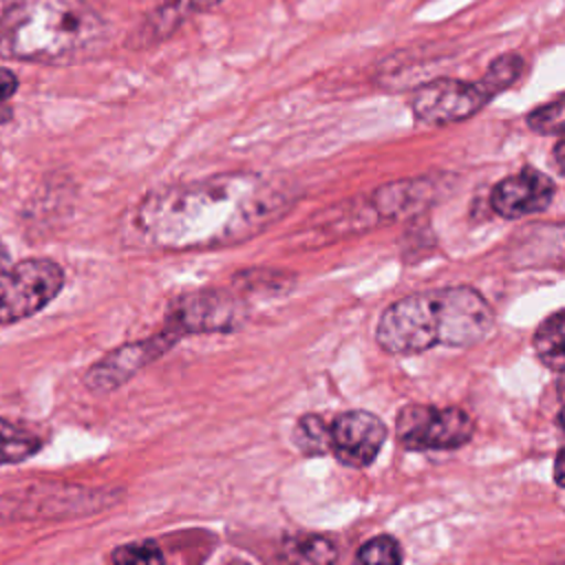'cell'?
Segmentation results:
<instances>
[{
    "mask_svg": "<svg viewBox=\"0 0 565 565\" xmlns=\"http://www.w3.org/2000/svg\"><path fill=\"white\" fill-rule=\"evenodd\" d=\"M287 207V194L256 174H221L150 194L137 210L141 236L166 249L245 241Z\"/></svg>",
    "mask_w": 565,
    "mask_h": 565,
    "instance_id": "6da1fadb",
    "label": "cell"
},
{
    "mask_svg": "<svg viewBox=\"0 0 565 565\" xmlns=\"http://www.w3.org/2000/svg\"><path fill=\"white\" fill-rule=\"evenodd\" d=\"M494 313L472 287H444L404 296L382 313L375 340L395 355L441 347H470L488 335Z\"/></svg>",
    "mask_w": 565,
    "mask_h": 565,
    "instance_id": "7a4b0ae2",
    "label": "cell"
},
{
    "mask_svg": "<svg viewBox=\"0 0 565 565\" xmlns=\"http://www.w3.org/2000/svg\"><path fill=\"white\" fill-rule=\"evenodd\" d=\"M99 33V15L82 0H22L2 20L0 55L53 62L86 49Z\"/></svg>",
    "mask_w": 565,
    "mask_h": 565,
    "instance_id": "3957f363",
    "label": "cell"
},
{
    "mask_svg": "<svg viewBox=\"0 0 565 565\" xmlns=\"http://www.w3.org/2000/svg\"><path fill=\"white\" fill-rule=\"evenodd\" d=\"M472 417L457 406L411 404L395 422V435L406 450H452L470 441Z\"/></svg>",
    "mask_w": 565,
    "mask_h": 565,
    "instance_id": "277c9868",
    "label": "cell"
},
{
    "mask_svg": "<svg viewBox=\"0 0 565 565\" xmlns=\"http://www.w3.org/2000/svg\"><path fill=\"white\" fill-rule=\"evenodd\" d=\"M64 271L49 258H29L0 274V322L11 324L44 309L62 289Z\"/></svg>",
    "mask_w": 565,
    "mask_h": 565,
    "instance_id": "5b68a950",
    "label": "cell"
},
{
    "mask_svg": "<svg viewBox=\"0 0 565 565\" xmlns=\"http://www.w3.org/2000/svg\"><path fill=\"white\" fill-rule=\"evenodd\" d=\"M492 90L479 82H461V79H433L419 86L411 99L413 113L419 121L444 126L472 117L481 110L490 99Z\"/></svg>",
    "mask_w": 565,
    "mask_h": 565,
    "instance_id": "8992f818",
    "label": "cell"
},
{
    "mask_svg": "<svg viewBox=\"0 0 565 565\" xmlns=\"http://www.w3.org/2000/svg\"><path fill=\"white\" fill-rule=\"evenodd\" d=\"M245 320V309L238 298L227 291L205 289L179 296L168 313L166 331L177 340L188 333L232 331Z\"/></svg>",
    "mask_w": 565,
    "mask_h": 565,
    "instance_id": "52a82bcc",
    "label": "cell"
},
{
    "mask_svg": "<svg viewBox=\"0 0 565 565\" xmlns=\"http://www.w3.org/2000/svg\"><path fill=\"white\" fill-rule=\"evenodd\" d=\"M386 441L384 422L369 411H347L329 424V452L349 468H366Z\"/></svg>",
    "mask_w": 565,
    "mask_h": 565,
    "instance_id": "ba28073f",
    "label": "cell"
},
{
    "mask_svg": "<svg viewBox=\"0 0 565 565\" xmlns=\"http://www.w3.org/2000/svg\"><path fill=\"white\" fill-rule=\"evenodd\" d=\"M174 335L170 331H161L148 340L124 344L108 355H104L99 362H95L86 375L84 384L93 393H110L113 388L128 382L139 369H143L148 362L166 353L174 344Z\"/></svg>",
    "mask_w": 565,
    "mask_h": 565,
    "instance_id": "9c48e42d",
    "label": "cell"
},
{
    "mask_svg": "<svg viewBox=\"0 0 565 565\" xmlns=\"http://www.w3.org/2000/svg\"><path fill=\"white\" fill-rule=\"evenodd\" d=\"M554 181L536 168H523L499 181L490 194L492 210L503 218H521L543 212L554 199Z\"/></svg>",
    "mask_w": 565,
    "mask_h": 565,
    "instance_id": "30bf717a",
    "label": "cell"
},
{
    "mask_svg": "<svg viewBox=\"0 0 565 565\" xmlns=\"http://www.w3.org/2000/svg\"><path fill=\"white\" fill-rule=\"evenodd\" d=\"M280 556L285 565H335L338 547L324 534H294L282 541Z\"/></svg>",
    "mask_w": 565,
    "mask_h": 565,
    "instance_id": "8fae6325",
    "label": "cell"
},
{
    "mask_svg": "<svg viewBox=\"0 0 565 565\" xmlns=\"http://www.w3.org/2000/svg\"><path fill=\"white\" fill-rule=\"evenodd\" d=\"M42 448V437L24 424L0 417V466L20 463Z\"/></svg>",
    "mask_w": 565,
    "mask_h": 565,
    "instance_id": "7c38bea8",
    "label": "cell"
},
{
    "mask_svg": "<svg viewBox=\"0 0 565 565\" xmlns=\"http://www.w3.org/2000/svg\"><path fill=\"white\" fill-rule=\"evenodd\" d=\"M563 318L565 311L556 309L552 316H547L541 327L534 333V351L539 355V360L550 366L552 371L561 373L563 371V362H565V340H563Z\"/></svg>",
    "mask_w": 565,
    "mask_h": 565,
    "instance_id": "4fadbf2b",
    "label": "cell"
},
{
    "mask_svg": "<svg viewBox=\"0 0 565 565\" xmlns=\"http://www.w3.org/2000/svg\"><path fill=\"white\" fill-rule=\"evenodd\" d=\"M294 444L305 455H327L329 452V424L320 415H305L296 422Z\"/></svg>",
    "mask_w": 565,
    "mask_h": 565,
    "instance_id": "5bb4252c",
    "label": "cell"
},
{
    "mask_svg": "<svg viewBox=\"0 0 565 565\" xmlns=\"http://www.w3.org/2000/svg\"><path fill=\"white\" fill-rule=\"evenodd\" d=\"M353 565H402V547L393 536L380 534L358 550Z\"/></svg>",
    "mask_w": 565,
    "mask_h": 565,
    "instance_id": "9a60e30c",
    "label": "cell"
},
{
    "mask_svg": "<svg viewBox=\"0 0 565 565\" xmlns=\"http://www.w3.org/2000/svg\"><path fill=\"white\" fill-rule=\"evenodd\" d=\"M521 73H523V60L514 53H505L488 66V71L481 79L492 90V95H497L503 88H508L510 84H514Z\"/></svg>",
    "mask_w": 565,
    "mask_h": 565,
    "instance_id": "2e32d148",
    "label": "cell"
},
{
    "mask_svg": "<svg viewBox=\"0 0 565 565\" xmlns=\"http://www.w3.org/2000/svg\"><path fill=\"white\" fill-rule=\"evenodd\" d=\"M113 565H166V558L154 541H132L113 552Z\"/></svg>",
    "mask_w": 565,
    "mask_h": 565,
    "instance_id": "e0dca14e",
    "label": "cell"
},
{
    "mask_svg": "<svg viewBox=\"0 0 565 565\" xmlns=\"http://www.w3.org/2000/svg\"><path fill=\"white\" fill-rule=\"evenodd\" d=\"M527 126L541 135H561L563 130V102L554 99L539 106L527 115Z\"/></svg>",
    "mask_w": 565,
    "mask_h": 565,
    "instance_id": "ac0fdd59",
    "label": "cell"
},
{
    "mask_svg": "<svg viewBox=\"0 0 565 565\" xmlns=\"http://www.w3.org/2000/svg\"><path fill=\"white\" fill-rule=\"evenodd\" d=\"M216 2L221 0H166L161 7V15H166L163 20H168V26H174L185 13L203 11Z\"/></svg>",
    "mask_w": 565,
    "mask_h": 565,
    "instance_id": "d6986e66",
    "label": "cell"
},
{
    "mask_svg": "<svg viewBox=\"0 0 565 565\" xmlns=\"http://www.w3.org/2000/svg\"><path fill=\"white\" fill-rule=\"evenodd\" d=\"M18 88V79L11 71L7 68H0V124L9 121L11 119V106H9V99L13 97Z\"/></svg>",
    "mask_w": 565,
    "mask_h": 565,
    "instance_id": "ffe728a7",
    "label": "cell"
},
{
    "mask_svg": "<svg viewBox=\"0 0 565 565\" xmlns=\"http://www.w3.org/2000/svg\"><path fill=\"white\" fill-rule=\"evenodd\" d=\"M563 448L556 452V459H554V479H556V486L563 488Z\"/></svg>",
    "mask_w": 565,
    "mask_h": 565,
    "instance_id": "44dd1931",
    "label": "cell"
},
{
    "mask_svg": "<svg viewBox=\"0 0 565 565\" xmlns=\"http://www.w3.org/2000/svg\"><path fill=\"white\" fill-rule=\"evenodd\" d=\"M7 267H9V252H7V247L0 243V274H2Z\"/></svg>",
    "mask_w": 565,
    "mask_h": 565,
    "instance_id": "7402d4cb",
    "label": "cell"
},
{
    "mask_svg": "<svg viewBox=\"0 0 565 565\" xmlns=\"http://www.w3.org/2000/svg\"><path fill=\"white\" fill-rule=\"evenodd\" d=\"M2 15H4V13H2V0H0V22H2V20H4V18H2Z\"/></svg>",
    "mask_w": 565,
    "mask_h": 565,
    "instance_id": "603a6c76",
    "label": "cell"
}]
</instances>
